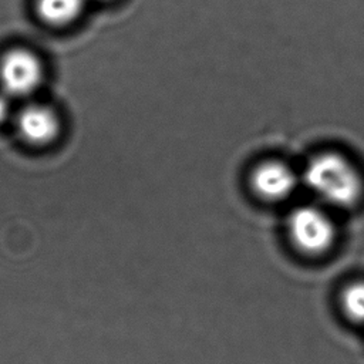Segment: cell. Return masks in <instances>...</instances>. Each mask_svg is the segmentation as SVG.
I'll list each match as a JSON object with an SVG mask.
<instances>
[{
  "label": "cell",
  "mask_w": 364,
  "mask_h": 364,
  "mask_svg": "<svg viewBox=\"0 0 364 364\" xmlns=\"http://www.w3.org/2000/svg\"><path fill=\"white\" fill-rule=\"evenodd\" d=\"M297 185V176L290 166L280 161L259 164L250 175V186L255 193L267 200L279 202L289 198Z\"/></svg>",
  "instance_id": "obj_5"
},
{
  "label": "cell",
  "mask_w": 364,
  "mask_h": 364,
  "mask_svg": "<svg viewBox=\"0 0 364 364\" xmlns=\"http://www.w3.org/2000/svg\"><path fill=\"white\" fill-rule=\"evenodd\" d=\"M97 1H111V0H97Z\"/></svg>",
  "instance_id": "obj_9"
},
{
  "label": "cell",
  "mask_w": 364,
  "mask_h": 364,
  "mask_svg": "<svg viewBox=\"0 0 364 364\" xmlns=\"http://www.w3.org/2000/svg\"><path fill=\"white\" fill-rule=\"evenodd\" d=\"M303 181L317 198L337 208L355 205L363 193L358 171L337 152L314 155L304 168Z\"/></svg>",
  "instance_id": "obj_1"
},
{
  "label": "cell",
  "mask_w": 364,
  "mask_h": 364,
  "mask_svg": "<svg viewBox=\"0 0 364 364\" xmlns=\"http://www.w3.org/2000/svg\"><path fill=\"white\" fill-rule=\"evenodd\" d=\"M88 0H34L37 17L50 27H67L84 13Z\"/></svg>",
  "instance_id": "obj_6"
},
{
  "label": "cell",
  "mask_w": 364,
  "mask_h": 364,
  "mask_svg": "<svg viewBox=\"0 0 364 364\" xmlns=\"http://www.w3.org/2000/svg\"><path fill=\"white\" fill-rule=\"evenodd\" d=\"M13 124L18 136L31 146H47L53 144L61 131L57 111L46 104L28 102L16 111Z\"/></svg>",
  "instance_id": "obj_4"
},
{
  "label": "cell",
  "mask_w": 364,
  "mask_h": 364,
  "mask_svg": "<svg viewBox=\"0 0 364 364\" xmlns=\"http://www.w3.org/2000/svg\"><path fill=\"white\" fill-rule=\"evenodd\" d=\"M341 307L350 320L364 324V282H354L343 290Z\"/></svg>",
  "instance_id": "obj_7"
},
{
  "label": "cell",
  "mask_w": 364,
  "mask_h": 364,
  "mask_svg": "<svg viewBox=\"0 0 364 364\" xmlns=\"http://www.w3.org/2000/svg\"><path fill=\"white\" fill-rule=\"evenodd\" d=\"M44 64L31 50L13 47L0 57V90L13 100L36 94L44 81Z\"/></svg>",
  "instance_id": "obj_2"
},
{
  "label": "cell",
  "mask_w": 364,
  "mask_h": 364,
  "mask_svg": "<svg viewBox=\"0 0 364 364\" xmlns=\"http://www.w3.org/2000/svg\"><path fill=\"white\" fill-rule=\"evenodd\" d=\"M16 111L13 108V98L0 90V125L13 121Z\"/></svg>",
  "instance_id": "obj_8"
},
{
  "label": "cell",
  "mask_w": 364,
  "mask_h": 364,
  "mask_svg": "<svg viewBox=\"0 0 364 364\" xmlns=\"http://www.w3.org/2000/svg\"><path fill=\"white\" fill-rule=\"evenodd\" d=\"M287 232L294 246L307 255H320L334 242L331 219L316 206H297L287 218Z\"/></svg>",
  "instance_id": "obj_3"
}]
</instances>
